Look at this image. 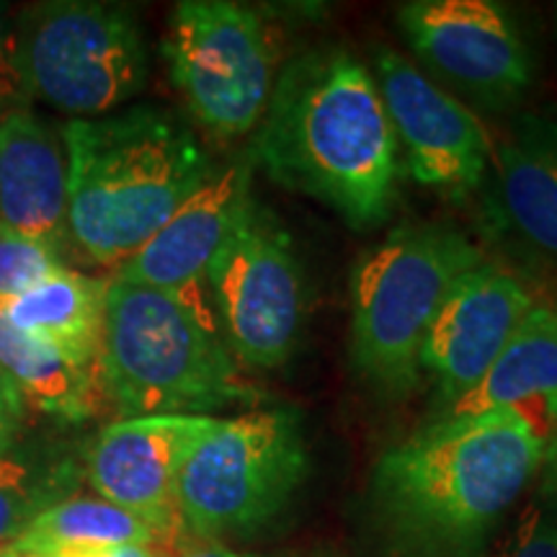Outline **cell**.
<instances>
[{
	"label": "cell",
	"mask_w": 557,
	"mask_h": 557,
	"mask_svg": "<svg viewBox=\"0 0 557 557\" xmlns=\"http://www.w3.org/2000/svg\"><path fill=\"white\" fill-rule=\"evenodd\" d=\"M480 263V248L455 227L429 222L395 227L354 269V367L387 393L413 389L431 323L459 278Z\"/></svg>",
	"instance_id": "obj_5"
},
{
	"label": "cell",
	"mask_w": 557,
	"mask_h": 557,
	"mask_svg": "<svg viewBox=\"0 0 557 557\" xmlns=\"http://www.w3.org/2000/svg\"><path fill=\"white\" fill-rule=\"evenodd\" d=\"M250 205L253 197L248 160L212 173L207 184L114 271V278L169 292L218 325L207 287L209 269L233 238Z\"/></svg>",
	"instance_id": "obj_13"
},
{
	"label": "cell",
	"mask_w": 557,
	"mask_h": 557,
	"mask_svg": "<svg viewBox=\"0 0 557 557\" xmlns=\"http://www.w3.org/2000/svg\"><path fill=\"white\" fill-rule=\"evenodd\" d=\"M107 282L58 269L0 308L5 323L24 336L58 346L83 364L99 367Z\"/></svg>",
	"instance_id": "obj_18"
},
{
	"label": "cell",
	"mask_w": 557,
	"mask_h": 557,
	"mask_svg": "<svg viewBox=\"0 0 557 557\" xmlns=\"http://www.w3.org/2000/svg\"><path fill=\"white\" fill-rule=\"evenodd\" d=\"M34 90L24 62V29L0 5V114L13 109H29Z\"/></svg>",
	"instance_id": "obj_23"
},
{
	"label": "cell",
	"mask_w": 557,
	"mask_h": 557,
	"mask_svg": "<svg viewBox=\"0 0 557 557\" xmlns=\"http://www.w3.org/2000/svg\"><path fill=\"white\" fill-rule=\"evenodd\" d=\"M0 557H3V549H0Z\"/></svg>",
	"instance_id": "obj_28"
},
{
	"label": "cell",
	"mask_w": 557,
	"mask_h": 557,
	"mask_svg": "<svg viewBox=\"0 0 557 557\" xmlns=\"http://www.w3.org/2000/svg\"><path fill=\"white\" fill-rule=\"evenodd\" d=\"M67 152V235L90 261L120 269L214 169L169 111L137 107L62 127Z\"/></svg>",
	"instance_id": "obj_3"
},
{
	"label": "cell",
	"mask_w": 557,
	"mask_h": 557,
	"mask_svg": "<svg viewBox=\"0 0 557 557\" xmlns=\"http://www.w3.org/2000/svg\"><path fill=\"white\" fill-rule=\"evenodd\" d=\"M305 475L308 447L292 410L218 418L178 475L181 527L205 542L246 537L287 508Z\"/></svg>",
	"instance_id": "obj_6"
},
{
	"label": "cell",
	"mask_w": 557,
	"mask_h": 557,
	"mask_svg": "<svg viewBox=\"0 0 557 557\" xmlns=\"http://www.w3.org/2000/svg\"><path fill=\"white\" fill-rule=\"evenodd\" d=\"M178 557H261V555H248V553H238V549H227L218 545V542H207V545L184 549Z\"/></svg>",
	"instance_id": "obj_26"
},
{
	"label": "cell",
	"mask_w": 557,
	"mask_h": 557,
	"mask_svg": "<svg viewBox=\"0 0 557 557\" xmlns=\"http://www.w3.org/2000/svg\"><path fill=\"white\" fill-rule=\"evenodd\" d=\"M212 416L122 418L96 434L86 472L99 498L156 529L160 545L181 527L178 475L194 447L214 429Z\"/></svg>",
	"instance_id": "obj_12"
},
{
	"label": "cell",
	"mask_w": 557,
	"mask_h": 557,
	"mask_svg": "<svg viewBox=\"0 0 557 557\" xmlns=\"http://www.w3.org/2000/svg\"><path fill=\"white\" fill-rule=\"evenodd\" d=\"M62 491L58 475L41 472L29 459L11 451L0 457V549L9 547L45 508L65 498Z\"/></svg>",
	"instance_id": "obj_21"
},
{
	"label": "cell",
	"mask_w": 557,
	"mask_h": 557,
	"mask_svg": "<svg viewBox=\"0 0 557 557\" xmlns=\"http://www.w3.org/2000/svg\"><path fill=\"white\" fill-rule=\"evenodd\" d=\"M163 52L201 127L225 139L259 127L276 81L274 45L253 9L230 0L178 3Z\"/></svg>",
	"instance_id": "obj_8"
},
{
	"label": "cell",
	"mask_w": 557,
	"mask_h": 557,
	"mask_svg": "<svg viewBox=\"0 0 557 557\" xmlns=\"http://www.w3.org/2000/svg\"><path fill=\"white\" fill-rule=\"evenodd\" d=\"M99 372L122 418L209 416L259 400L212 320L169 292L114 276L103 295Z\"/></svg>",
	"instance_id": "obj_4"
},
{
	"label": "cell",
	"mask_w": 557,
	"mask_h": 557,
	"mask_svg": "<svg viewBox=\"0 0 557 557\" xmlns=\"http://www.w3.org/2000/svg\"><path fill=\"white\" fill-rule=\"evenodd\" d=\"M545 426L521 408L442 416L389 447L372 508L403 557H478L545 457Z\"/></svg>",
	"instance_id": "obj_1"
},
{
	"label": "cell",
	"mask_w": 557,
	"mask_h": 557,
	"mask_svg": "<svg viewBox=\"0 0 557 557\" xmlns=\"http://www.w3.org/2000/svg\"><path fill=\"white\" fill-rule=\"evenodd\" d=\"M398 21L416 58L483 107H508L532 86V52L500 3L413 0Z\"/></svg>",
	"instance_id": "obj_10"
},
{
	"label": "cell",
	"mask_w": 557,
	"mask_h": 557,
	"mask_svg": "<svg viewBox=\"0 0 557 557\" xmlns=\"http://www.w3.org/2000/svg\"><path fill=\"white\" fill-rule=\"evenodd\" d=\"M58 269L60 250L0 225V308Z\"/></svg>",
	"instance_id": "obj_22"
},
{
	"label": "cell",
	"mask_w": 557,
	"mask_h": 557,
	"mask_svg": "<svg viewBox=\"0 0 557 557\" xmlns=\"http://www.w3.org/2000/svg\"><path fill=\"white\" fill-rule=\"evenodd\" d=\"M214 320L235 361L276 369L295 351L305 320V282L289 235L253 205L209 269Z\"/></svg>",
	"instance_id": "obj_9"
},
{
	"label": "cell",
	"mask_w": 557,
	"mask_h": 557,
	"mask_svg": "<svg viewBox=\"0 0 557 557\" xmlns=\"http://www.w3.org/2000/svg\"><path fill=\"white\" fill-rule=\"evenodd\" d=\"M256 158L271 181L351 227L380 225L393 209L398 137L372 73L344 50L310 52L278 75Z\"/></svg>",
	"instance_id": "obj_2"
},
{
	"label": "cell",
	"mask_w": 557,
	"mask_h": 557,
	"mask_svg": "<svg viewBox=\"0 0 557 557\" xmlns=\"http://www.w3.org/2000/svg\"><path fill=\"white\" fill-rule=\"evenodd\" d=\"M0 369L16 385L21 400L65 418L86 421L99 408L103 385L96 364L67 357L58 346L24 336L0 315Z\"/></svg>",
	"instance_id": "obj_19"
},
{
	"label": "cell",
	"mask_w": 557,
	"mask_h": 557,
	"mask_svg": "<svg viewBox=\"0 0 557 557\" xmlns=\"http://www.w3.org/2000/svg\"><path fill=\"white\" fill-rule=\"evenodd\" d=\"M493 158L508 225L557 259V122L521 116Z\"/></svg>",
	"instance_id": "obj_16"
},
{
	"label": "cell",
	"mask_w": 557,
	"mask_h": 557,
	"mask_svg": "<svg viewBox=\"0 0 557 557\" xmlns=\"http://www.w3.org/2000/svg\"><path fill=\"white\" fill-rule=\"evenodd\" d=\"M145 545L158 549L156 529L135 513L103 498L70 496L39 513L5 553L16 557H45L62 549Z\"/></svg>",
	"instance_id": "obj_20"
},
{
	"label": "cell",
	"mask_w": 557,
	"mask_h": 557,
	"mask_svg": "<svg viewBox=\"0 0 557 557\" xmlns=\"http://www.w3.org/2000/svg\"><path fill=\"white\" fill-rule=\"evenodd\" d=\"M496 408L527 410L542 426L557 423V310L534 305L480 385L447 413L475 416Z\"/></svg>",
	"instance_id": "obj_17"
},
{
	"label": "cell",
	"mask_w": 557,
	"mask_h": 557,
	"mask_svg": "<svg viewBox=\"0 0 557 557\" xmlns=\"http://www.w3.org/2000/svg\"><path fill=\"white\" fill-rule=\"evenodd\" d=\"M491 557H557V504L534 500Z\"/></svg>",
	"instance_id": "obj_24"
},
{
	"label": "cell",
	"mask_w": 557,
	"mask_h": 557,
	"mask_svg": "<svg viewBox=\"0 0 557 557\" xmlns=\"http://www.w3.org/2000/svg\"><path fill=\"white\" fill-rule=\"evenodd\" d=\"M111 557H160L158 549L145 545H122L111 549Z\"/></svg>",
	"instance_id": "obj_27"
},
{
	"label": "cell",
	"mask_w": 557,
	"mask_h": 557,
	"mask_svg": "<svg viewBox=\"0 0 557 557\" xmlns=\"http://www.w3.org/2000/svg\"><path fill=\"white\" fill-rule=\"evenodd\" d=\"M374 67L410 176L455 197L475 191L493 160L491 137L478 116L398 52L380 50Z\"/></svg>",
	"instance_id": "obj_11"
},
{
	"label": "cell",
	"mask_w": 557,
	"mask_h": 557,
	"mask_svg": "<svg viewBox=\"0 0 557 557\" xmlns=\"http://www.w3.org/2000/svg\"><path fill=\"white\" fill-rule=\"evenodd\" d=\"M532 308L519 278L496 263L483 261L459 278L421 348V372L434 377L444 406L480 385Z\"/></svg>",
	"instance_id": "obj_14"
},
{
	"label": "cell",
	"mask_w": 557,
	"mask_h": 557,
	"mask_svg": "<svg viewBox=\"0 0 557 557\" xmlns=\"http://www.w3.org/2000/svg\"><path fill=\"white\" fill-rule=\"evenodd\" d=\"M0 225L54 250L67 235L65 139L32 109L0 114Z\"/></svg>",
	"instance_id": "obj_15"
},
{
	"label": "cell",
	"mask_w": 557,
	"mask_h": 557,
	"mask_svg": "<svg viewBox=\"0 0 557 557\" xmlns=\"http://www.w3.org/2000/svg\"><path fill=\"white\" fill-rule=\"evenodd\" d=\"M21 29L34 96L73 120L107 116L148 81L143 32L120 5L41 3L26 13Z\"/></svg>",
	"instance_id": "obj_7"
},
{
	"label": "cell",
	"mask_w": 557,
	"mask_h": 557,
	"mask_svg": "<svg viewBox=\"0 0 557 557\" xmlns=\"http://www.w3.org/2000/svg\"><path fill=\"white\" fill-rule=\"evenodd\" d=\"M24 408L26 403L21 400L16 385H13L9 374L0 369V457L9 455L13 442H16Z\"/></svg>",
	"instance_id": "obj_25"
}]
</instances>
